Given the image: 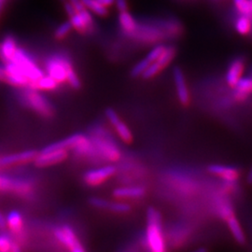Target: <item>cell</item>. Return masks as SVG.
Wrapping results in <instances>:
<instances>
[{
    "label": "cell",
    "instance_id": "40",
    "mask_svg": "<svg viewBox=\"0 0 252 252\" xmlns=\"http://www.w3.org/2000/svg\"><path fill=\"white\" fill-rule=\"evenodd\" d=\"M5 77H6L5 67H4V65L0 64V81H2V82H5Z\"/></svg>",
    "mask_w": 252,
    "mask_h": 252
},
{
    "label": "cell",
    "instance_id": "4",
    "mask_svg": "<svg viewBox=\"0 0 252 252\" xmlns=\"http://www.w3.org/2000/svg\"><path fill=\"white\" fill-rule=\"evenodd\" d=\"M90 138L102 161L116 162L121 160L122 153L113 141L99 134L93 135Z\"/></svg>",
    "mask_w": 252,
    "mask_h": 252
},
{
    "label": "cell",
    "instance_id": "15",
    "mask_svg": "<svg viewBox=\"0 0 252 252\" xmlns=\"http://www.w3.org/2000/svg\"><path fill=\"white\" fill-rule=\"evenodd\" d=\"M18 48L17 41L14 36L11 35L5 36L0 41V60L2 61V63L11 62Z\"/></svg>",
    "mask_w": 252,
    "mask_h": 252
},
{
    "label": "cell",
    "instance_id": "33",
    "mask_svg": "<svg viewBox=\"0 0 252 252\" xmlns=\"http://www.w3.org/2000/svg\"><path fill=\"white\" fill-rule=\"evenodd\" d=\"M164 49H165V46L162 45V44L155 46L153 50L146 56V58H147L151 63H153L154 61H156V60L160 57V55L162 54V52L164 51Z\"/></svg>",
    "mask_w": 252,
    "mask_h": 252
},
{
    "label": "cell",
    "instance_id": "28",
    "mask_svg": "<svg viewBox=\"0 0 252 252\" xmlns=\"http://www.w3.org/2000/svg\"><path fill=\"white\" fill-rule=\"evenodd\" d=\"M72 30V26L70 24L69 21L67 22H64L63 24H61L60 26H58L57 28L55 29V32H54V36L56 39H63L65 36H67L70 31Z\"/></svg>",
    "mask_w": 252,
    "mask_h": 252
},
{
    "label": "cell",
    "instance_id": "37",
    "mask_svg": "<svg viewBox=\"0 0 252 252\" xmlns=\"http://www.w3.org/2000/svg\"><path fill=\"white\" fill-rule=\"evenodd\" d=\"M115 4H116V7L120 12L128 10L126 0H115Z\"/></svg>",
    "mask_w": 252,
    "mask_h": 252
},
{
    "label": "cell",
    "instance_id": "21",
    "mask_svg": "<svg viewBox=\"0 0 252 252\" xmlns=\"http://www.w3.org/2000/svg\"><path fill=\"white\" fill-rule=\"evenodd\" d=\"M145 194V189L141 187H123L113 190V196L118 199L139 198Z\"/></svg>",
    "mask_w": 252,
    "mask_h": 252
},
{
    "label": "cell",
    "instance_id": "23",
    "mask_svg": "<svg viewBox=\"0 0 252 252\" xmlns=\"http://www.w3.org/2000/svg\"><path fill=\"white\" fill-rule=\"evenodd\" d=\"M234 96L239 101L246 99L248 95L252 93V78H241L234 86Z\"/></svg>",
    "mask_w": 252,
    "mask_h": 252
},
{
    "label": "cell",
    "instance_id": "25",
    "mask_svg": "<svg viewBox=\"0 0 252 252\" xmlns=\"http://www.w3.org/2000/svg\"><path fill=\"white\" fill-rule=\"evenodd\" d=\"M227 224L231 234H233L236 242L239 244H244L246 241V237L244 234L243 230L239 224L238 220L234 216H231L227 219Z\"/></svg>",
    "mask_w": 252,
    "mask_h": 252
},
{
    "label": "cell",
    "instance_id": "26",
    "mask_svg": "<svg viewBox=\"0 0 252 252\" xmlns=\"http://www.w3.org/2000/svg\"><path fill=\"white\" fill-rule=\"evenodd\" d=\"M81 1H82L83 5L90 11H93L94 14L101 16V17L108 15V8L102 6L96 0H81Z\"/></svg>",
    "mask_w": 252,
    "mask_h": 252
},
{
    "label": "cell",
    "instance_id": "18",
    "mask_svg": "<svg viewBox=\"0 0 252 252\" xmlns=\"http://www.w3.org/2000/svg\"><path fill=\"white\" fill-rule=\"evenodd\" d=\"M208 171L216 176H219L228 182H234L239 176V172L233 166L221 165V164H211L208 166Z\"/></svg>",
    "mask_w": 252,
    "mask_h": 252
},
{
    "label": "cell",
    "instance_id": "9",
    "mask_svg": "<svg viewBox=\"0 0 252 252\" xmlns=\"http://www.w3.org/2000/svg\"><path fill=\"white\" fill-rule=\"evenodd\" d=\"M116 172L114 165H105L97 169H93L84 174L83 180L85 184L91 187H95L110 179Z\"/></svg>",
    "mask_w": 252,
    "mask_h": 252
},
{
    "label": "cell",
    "instance_id": "20",
    "mask_svg": "<svg viewBox=\"0 0 252 252\" xmlns=\"http://www.w3.org/2000/svg\"><path fill=\"white\" fill-rule=\"evenodd\" d=\"M58 85H59V83L52 77H50L49 75L48 76L44 75L43 77L39 78L38 80L29 81L27 88L35 89L37 91H54L58 88Z\"/></svg>",
    "mask_w": 252,
    "mask_h": 252
},
{
    "label": "cell",
    "instance_id": "24",
    "mask_svg": "<svg viewBox=\"0 0 252 252\" xmlns=\"http://www.w3.org/2000/svg\"><path fill=\"white\" fill-rule=\"evenodd\" d=\"M234 28L236 32L242 36L249 35L252 30V18L239 14L234 22Z\"/></svg>",
    "mask_w": 252,
    "mask_h": 252
},
{
    "label": "cell",
    "instance_id": "38",
    "mask_svg": "<svg viewBox=\"0 0 252 252\" xmlns=\"http://www.w3.org/2000/svg\"><path fill=\"white\" fill-rule=\"evenodd\" d=\"M96 1L106 8H110L115 4V0H96Z\"/></svg>",
    "mask_w": 252,
    "mask_h": 252
},
{
    "label": "cell",
    "instance_id": "11",
    "mask_svg": "<svg viewBox=\"0 0 252 252\" xmlns=\"http://www.w3.org/2000/svg\"><path fill=\"white\" fill-rule=\"evenodd\" d=\"M37 153L36 151H25L0 156V169L33 162Z\"/></svg>",
    "mask_w": 252,
    "mask_h": 252
},
{
    "label": "cell",
    "instance_id": "27",
    "mask_svg": "<svg viewBox=\"0 0 252 252\" xmlns=\"http://www.w3.org/2000/svg\"><path fill=\"white\" fill-rule=\"evenodd\" d=\"M233 1H234V8L239 14L250 16L252 18L250 0H233Z\"/></svg>",
    "mask_w": 252,
    "mask_h": 252
},
{
    "label": "cell",
    "instance_id": "10",
    "mask_svg": "<svg viewBox=\"0 0 252 252\" xmlns=\"http://www.w3.org/2000/svg\"><path fill=\"white\" fill-rule=\"evenodd\" d=\"M4 67L6 72L5 83L17 88H27L29 80L16 63L13 62L4 63Z\"/></svg>",
    "mask_w": 252,
    "mask_h": 252
},
{
    "label": "cell",
    "instance_id": "13",
    "mask_svg": "<svg viewBox=\"0 0 252 252\" xmlns=\"http://www.w3.org/2000/svg\"><path fill=\"white\" fill-rule=\"evenodd\" d=\"M135 39L144 42V43H156L159 42L165 37H167V34H165L162 30L158 27H138L133 35H131Z\"/></svg>",
    "mask_w": 252,
    "mask_h": 252
},
{
    "label": "cell",
    "instance_id": "45",
    "mask_svg": "<svg viewBox=\"0 0 252 252\" xmlns=\"http://www.w3.org/2000/svg\"></svg>",
    "mask_w": 252,
    "mask_h": 252
},
{
    "label": "cell",
    "instance_id": "43",
    "mask_svg": "<svg viewBox=\"0 0 252 252\" xmlns=\"http://www.w3.org/2000/svg\"><path fill=\"white\" fill-rule=\"evenodd\" d=\"M250 4H251V11H252V0H250Z\"/></svg>",
    "mask_w": 252,
    "mask_h": 252
},
{
    "label": "cell",
    "instance_id": "29",
    "mask_svg": "<svg viewBox=\"0 0 252 252\" xmlns=\"http://www.w3.org/2000/svg\"><path fill=\"white\" fill-rule=\"evenodd\" d=\"M151 62L147 59L144 58L142 60H140L138 63L135 64V66L132 68L131 70V76L133 78H136V77H140L145 70L148 68V66L151 64Z\"/></svg>",
    "mask_w": 252,
    "mask_h": 252
},
{
    "label": "cell",
    "instance_id": "19",
    "mask_svg": "<svg viewBox=\"0 0 252 252\" xmlns=\"http://www.w3.org/2000/svg\"><path fill=\"white\" fill-rule=\"evenodd\" d=\"M6 223L7 228H9V231L14 235L18 236L23 234L24 219L22 214L17 210H12L9 212L6 218Z\"/></svg>",
    "mask_w": 252,
    "mask_h": 252
},
{
    "label": "cell",
    "instance_id": "14",
    "mask_svg": "<svg viewBox=\"0 0 252 252\" xmlns=\"http://www.w3.org/2000/svg\"><path fill=\"white\" fill-rule=\"evenodd\" d=\"M173 77L178 94V98L181 105L188 106L189 103V93L186 83V79L180 66H175L173 69Z\"/></svg>",
    "mask_w": 252,
    "mask_h": 252
},
{
    "label": "cell",
    "instance_id": "12",
    "mask_svg": "<svg viewBox=\"0 0 252 252\" xmlns=\"http://www.w3.org/2000/svg\"><path fill=\"white\" fill-rule=\"evenodd\" d=\"M105 113H106V116L108 118L109 123L115 128L120 138L127 144L132 143L133 138H134L133 134H132L131 130L129 129V127L126 126L123 121H121L117 112L113 108H108L106 109Z\"/></svg>",
    "mask_w": 252,
    "mask_h": 252
},
{
    "label": "cell",
    "instance_id": "8",
    "mask_svg": "<svg viewBox=\"0 0 252 252\" xmlns=\"http://www.w3.org/2000/svg\"><path fill=\"white\" fill-rule=\"evenodd\" d=\"M68 157L67 150H55L50 152H39L33 161L37 167H47L64 162Z\"/></svg>",
    "mask_w": 252,
    "mask_h": 252
},
{
    "label": "cell",
    "instance_id": "16",
    "mask_svg": "<svg viewBox=\"0 0 252 252\" xmlns=\"http://www.w3.org/2000/svg\"><path fill=\"white\" fill-rule=\"evenodd\" d=\"M64 9H65V11H66V13L69 17V22L72 26V28H74L77 32H79L80 34L90 33V28L86 25L84 20L79 14V12L73 7L72 4L69 1L64 3Z\"/></svg>",
    "mask_w": 252,
    "mask_h": 252
},
{
    "label": "cell",
    "instance_id": "44",
    "mask_svg": "<svg viewBox=\"0 0 252 252\" xmlns=\"http://www.w3.org/2000/svg\"><path fill=\"white\" fill-rule=\"evenodd\" d=\"M63 1H64V0H63Z\"/></svg>",
    "mask_w": 252,
    "mask_h": 252
},
{
    "label": "cell",
    "instance_id": "6",
    "mask_svg": "<svg viewBox=\"0 0 252 252\" xmlns=\"http://www.w3.org/2000/svg\"><path fill=\"white\" fill-rule=\"evenodd\" d=\"M55 238L63 245L68 251L72 252H85L74 230L69 225H63L55 228L54 231Z\"/></svg>",
    "mask_w": 252,
    "mask_h": 252
},
{
    "label": "cell",
    "instance_id": "22",
    "mask_svg": "<svg viewBox=\"0 0 252 252\" xmlns=\"http://www.w3.org/2000/svg\"><path fill=\"white\" fill-rule=\"evenodd\" d=\"M119 22L123 31L128 36L133 35L138 26L134 17L128 12V10L120 12Z\"/></svg>",
    "mask_w": 252,
    "mask_h": 252
},
{
    "label": "cell",
    "instance_id": "39",
    "mask_svg": "<svg viewBox=\"0 0 252 252\" xmlns=\"http://www.w3.org/2000/svg\"><path fill=\"white\" fill-rule=\"evenodd\" d=\"M7 228V223H6V218L2 215L0 212V230H5Z\"/></svg>",
    "mask_w": 252,
    "mask_h": 252
},
{
    "label": "cell",
    "instance_id": "42",
    "mask_svg": "<svg viewBox=\"0 0 252 252\" xmlns=\"http://www.w3.org/2000/svg\"><path fill=\"white\" fill-rule=\"evenodd\" d=\"M5 1H6V0H0V14H1V12H2V9H3L4 5H5Z\"/></svg>",
    "mask_w": 252,
    "mask_h": 252
},
{
    "label": "cell",
    "instance_id": "3",
    "mask_svg": "<svg viewBox=\"0 0 252 252\" xmlns=\"http://www.w3.org/2000/svg\"><path fill=\"white\" fill-rule=\"evenodd\" d=\"M72 66L68 58L62 54H54L45 63L46 71L59 84L67 82V71Z\"/></svg>",
    "mask_w": 252,
    "mask_h": 252
},
{
    "label": "cell",
    "instance_id": "41",
    "mask_svg": "<svg viewBox=\"0 0 252 252\" xmlns=\"http://www.w3.org/2000/svg\"><path fill=\"white\" fill-rule=\"evenodd\" d=\"M247 181H248L250 184H252V167H251V169H250L249 174H248V177H247Z\"/></svg>",
    "mask_w": 252,
    "mask_h": 252
},
{
    "label": "cell",
    "instance_id": "5",
    "mask_svg": "<svg viewBox=\"0 0 252 252\" xmlns=\"http://www.w3.org/2000/svg\"><path fill=\"white\" fill-rule=\"evenodd\" d=\"M11 62L18 65L21 70L25 73V75L28 78L29 81H36L44 76L43 71L37 66V64L31 58V56L21 48H18Z\"/></svg>",
    "mask_w": 252,
    "mask_h": 252
},
{
    "label": "cell",
    "instance_id": "34",
    "mask_svg": "<svg viewBox=\"0 0 252 252\" xmlns=\"http://www.w3.org/2000/svg\"><path fill=\"white\" fill-rule=\"evenodd\" d=\"M13 240L7 234H0V252H10Z\"/></svg>",
    "mask_w": 252,
    "mask_h": 252
},
{
    "label": "cell",
    "instance_id": "30",
    "mask_svg": "<svg viewBox=\"0 0 252 252\" xmlns=\"http://www.w3.org/2000/svg\"><path fill=\"white\" fill-rule=\"evenodd\" d=\"M130 209L131 207L128 204L122 202H109L107 208V210L115 213H127L130 211Z\"/></svg>",
    "mask_w": 252,
    "mask_h": 252
},
{
    "label": "cell",
    "instance_id": "36",
    "mask_svg": "<svg viewBox=\"0 0 252 252\" xmlns=\"http://www.w3.org/2000/svg\"><path fill=\"white\" fill-rule=\"evenodd\" d=\"M220 216L222 217L223 219L227 220L228 218H230L231 216H234L233 215V210L230 206H227L225 204H222L220 207Z\"/></svg>",
    "mask_w": 252,
    "mask_h": 252
},
{
    "label": "cell",
    "instance_id": "17",
    "mask_svg": "<svg viewBox=\"0 0 252 252\" xmlns=\"http://www.w3.org/2000/svg\"><path fill=\"white\" fill-rule=\"evenodd\" d=\"M245 67V62L242 58H236L229 65L226 72V81L227 83L234 87L238 81L242 78Z\"/></svg>",
    "mask_w": 252,
    "mask_h": 252
},
{
    "label": "cell",
    "instance_id": "2",
    "mask_svg": "<svg viewBox=\"0 0 252 252\" xmlns=\"http://www.w3.org/2000/svg\"><path fill=\"white\" fill-rule=\"evenodd\" d=\"M25 90L21 94V99L24 104L43 118H53L54 116V106L49 99L37 90L30 88H23Z\"/></svg>",
    "mask_w": 252,
    "mask_h": 252
},
{
    "label": "cell",
    "instance_id": "35",
    "mask_svg": "<svg viewBox=\"0 0 252 252\" xmlns=\"http://www.w3.org/2000/svg\"><path fill=\"white\" fill-rule=\"evenodd\" d=\"M89 203L93 207L107 210L109 201L106 200V199L100 198V197H92V198L89 199Z\"/></svg>",
    "mask_w": 252,
    "mask_h": 252
},
{
    "label": "cell",
    "instance_id": "32",
    "mask_svg": "<svg viewBox=\"0 0 252 252\" xmlns=\"http://www.w3.org/2000/svg\"><path fill=\"white\" fill-rule=\"evenodd\" d=\"M14 180L10 179L9 177L1 176L0 175V191L3 192H11V189L13 187Z\"/></svg>",
    "mask_w": 252,
    "mask_h": 252
},
{
    "label": "cell",
    "instance_id": "7",
    "mask_svg": "<svg viewBox=\"0 0 252 252\" xmlns=\"http://www.w3.org/2000/svg\"><path fill=\"white\" fill-rule=\"evenodd\" d=\"M176 55V48L173 46H165L164 51L160 55V57L151 63L148 68L142 74V78L145 80H150L153 77H155L157 74L164 69L169 63H171Z\"/></svg>",
    "mask_w": 252,
    "mask_h": 252
},
{
    "label": "cell",
    "instance_id": "1",
    "mask_svg": "<svg viewBox=\"0 0 252 252\" xmlns=\"http://www.w3.org/2000/svg\"><path fill=\"white\" fill-rule=\"evenodd\" d=\"M147 232L146 241L149 249L153 252H163L165 251V243L162 234L161 215L154 208L149 207L147 210Z\"/></svg>",
    "mask_w": 252,
    "mask_h": 252
},
{
    "label": "cell",
    "instance_id": "31",
    "mask_svg": "<svg viewBox=\"0 0 252 252\" xmlns=\"http://www.w3.org/2000/svg\"><path fill=\"white\" fill-rule=\"evenodd\" d=\"M67 82L69 83V85L72 87L73 89L75 90L81 89V81L76 71L74 70L73 65L67 71Z\"/></svg>",
    "mask_w": 252,
    "mask_h": 252
}]
</instances>
